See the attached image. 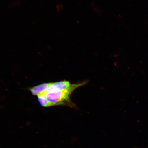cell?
<instances>
[{
  "label": "cell",
  "mask_w": 148,
  "mask_h": 148,
  "mask_svg": "<svg viewBox=\"0 0 148 148\" xmlns=\"http://www.w3.org/2000/svg\"><path fill=\"white\" fill-rule=\"evenodd\" d=\"M52 83L53 82L42 83L33 87L29 89V90L33 95L38 96L45 91L46 89L52 84Z\"/></svg>",
  "instance_id": "2"
},
{
  "label": "cell",
  "mask_w": 148,
  "mask_h": 148,
  "mask_svg": "<svg viewBox=\"0 0 148 148\" xmlns=\"http://www.w3.org/2000/svg\"><path fill=\"white\" fill-rule=\"evenodd\" d=\"M37 96L38 101L42 106L44 107H50L49 101L44 94H41Z\"/></svg>",
  "instance_id": "3"
},
{
  "label": "cell",
  "mask_w": 148,
  "mask_h": 148,
  "mask_svg": "<svg viewBox=\"0 0 148 148\" xmlns=\"http://www.w3.org/2000/svg\"><path fill=\"white\" fill-rule=\"evenodd\" d=\"M86 84V82H84L74 84L71 88L62 90L57 87L54 84V82H53L52 84L41 94L45 96L50 106L64 105L71 107H74L75 105L70 100L72 93L76 89Z\"/></svg>",
  "instance_id": "1"
}]
</instances>
